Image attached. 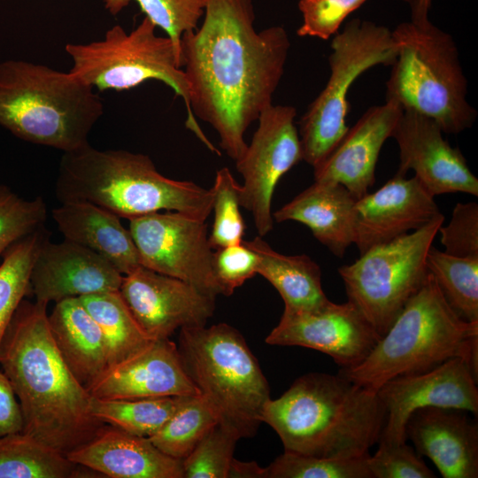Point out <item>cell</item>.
Segmentation results:
<instances>
[{"mask_svg":"<svg viewBox=\"0 0 478 478\" xmlns=\"http://www.w3.org/2000/svg\"><path fill=\"white\" fill-rule=\"evenodd\" d=\"M478 373L463 358H455L420 374L392 378L377 389L386 410L378 442H406L411 414L424 407L459 409L478 413Z\"/></svg>","mask_w":478,"mask_h":478,"instance_id":"5bb4252c","label":"cell"},{"mask_svg":"<svg viewBox=\"0 0 478 478\" xmlns=\"http://www.w3.org/2000/svg\"><path fill=\"white\" fill-rule=\"evenodd\" d=\"M443 214L426 226L375 245L338 268L348 301L382 337L409 299L425 283L427 254L443 223Z\"/></svg>","mask_w":478,"mask_h":478,"instance_id":"8fae6325","label":"cell"},{"mask_svg":"<svg viewBox=\"0 0 478 478\" xmlns=\"http://www.w3.org/2000/svg\"><path fill=\"white\" fill-rule=\"evenodd\" d=\"M84 474L89 475L87 467L24 432L0 436V478H70Z\"/></svg>","mask_w":478,"mask_h":478,"instance_id":"83f0119b","label":"cell"},{"mask_svg":"<svg viewBox=\"0 0 478 478\" xmlns=\"http://www.w3.org/2000/svg\"><path fill=\"white\" fill-rule=\"evenodd\" d=\"M123 274L95 251L65 239L41 246L29 285L35 301L50 302L119 290Z\"/></svg>","mask_w":478,"mask_h":478,"instance_id":"d6986e66","label":"cell"},{"mask_svg":"<svg viewBox=\"0 0 478 478\" xmlns=\"http://www.w3.org/2000/svg\"><path fill=\"white\" fill-rule=\"evenodd\" d=\"M380 338L352 303L329 301L312 312L284 309L266 343L313 349L330 356L342 369H347L360 364Z\"/></svg>","mask_w":478,"mask_h":478,"instance_id":"9a60e30c","label":"cell"},{"mask_svg":"<svg viewBox=\"0 0 478 478\" xmlns=\"http://www.w3.org/2000/svg\"><path fill=\"white\" fill-rule=\"evenodd\" d=\"M261 420L278 434L285 451L348 459L369 454L386 410L375 389L340 374L310 373L270 398Z\"/></svg>","mask_w":478,"mask_h":478,"instance_id":"3957f363","label":"cell"},{"mask_svg":"<svg viewBox=\"0 0 478 478\" xmlns=\"http://www.w3.org/2000/svg\"><path fill=\"white\" fill-rule=\"evenodd\" d=\"M104 8L117 15L132 1L157 27L166 32L181 58V41L184 33L197 28L204 16L206 0H102Z\"/></svg>","mask_w":478,"mask_h":478,"instance_id":"836d02e7","label":"cell"},{"mask_svg":"<svg viewBox=\"0 0 478 478\" xmlns=\"http://www.w3.org/2000/svg\"><path fill=\"white\" fill-rule=\"evenodd\" d=\"M243 243L258 254L257 274L276 289L284 309L312 312L329 303L322 289L320 267L310 257L279 253L261 236Z\"/></svg>","mask_w":478,"mask_h":478,"instance_id":"4316f807","label":"cell"},{"mask_svg":"<svg viewBox=\"0 0 478 478\" xmlns=\"http://www.w3.org/2000/svg\"><path fill=\"white\" fill-rule=\"evenodd\" d=\"M103 99L70 72L25 60L0 63V126L16 137L63 152L89 143Z\"/></svg>","mask_w":478,"mask_h":478,"instance_id":"8992f818","label":"cell"},{"mask_svg":"<svg viewBox=\"0 0 478 478\" xmlns=\"http://www.w3.org/2000/svg\"><path fill=\"white\" fill-rule=\"evenodd\" d=\"M411 19L392 31L397 56L386 99L435 120L446 134L471 127L477 117L468 103L467 80L452 36L428 19L429 5L408 0Z\"/></svg>","mask_w":478,"mask_h":478,"instance_id":"5b68a950","label":"cell"},{"mask_svg":"<svg viewBox=\"0 0 478 478\" xmlns=\"http://www.w3.org/2000/svg\"><path fill=\"white\" fill-rule=\"evenodd\" d=\"M80 299L103 333L108 366L132 357L153 341L141 328L119 290L86 295Z\"/></svg>","mask_w":478,"mask_h":478,"instance_id":"f1b7e54d","label":"cell"},{"mask_svg":"<svg viewBox=\"0 0 478 478\" xmlns=\"http://www.w3.org/2000/svg\"><path fill=\"white\" fill-rule=\"evenodd\" d=\"M239 439L235 429L216 423L181 460L183 478H227Z\"/></svg>","mask_w":478,"mask_h":478,"instance_id":"d590c367","label":"cell"},{"mask_svg":"<svg viewBox=\"0 0 478 478\" xmlns=\"http://www.w3.org/2000/svg\"><path fill=\"white\" fill-rule=\"evenodd\" d=\"M88 391L106 399L200 395L169 338L153 340L132 357L108 366Z\"/></svg>","mask_w":478,"mask_h":478,"instance_id":"44dd1931","label":"cell"},{"mask_svg":"<svg viewBox=\"0 0 478 478\" xmlns=\"http://www.w3.org/2000/svg\"><path fill=\"white\" fill-rule=\"evenodd\" d=\"M218 422L216 413L201 395L189 396L149 438L165 454L182 460Z\"/></svg>","mask_w":478,"mask_h":478,"instance_id":"d6a6232c","label":"cell"},{"mask_svg":"<svg viewBox=\"0 0 478 478\" xmlns=\"http://www.w3.org/2000/svg\"><path fill=\"white\" fill-rule=\"evenodd\" d=\"M258 254L243 241L212 253L213 274L223 296H231L236 288L258 274Z\"/></svg>","mask_w":478,"mask_h":478,"instance_id":"60d3db41","label":"cell"},{"mask_svg":"<svg viewBox=\"0 0 478 478\" xmlns=\"http://www.w3.org/2000/svg\"><path fill=\"white\" fill-rule=\"evenodd\" d=\"M402 112L403 107L392 99L367 109L328 155L312 167L314 181L340 183L356 199L367 194L375 181L380 151Z\"/></svg>","mask_w":478,"mask_h":478,"instance_id":"ffe728a7","label":"cell"},{"mask_svg":"<svg viewBox=\"0 0 478 478\" xmlns=\"http://www.w3.org/2000/svg\"><path fill=\"white\" fill-rule=\"evenodd\" d=\"M374 455L366 457L372 478H434L420 456L406 444L378 442Z\"/></svg>","mask_w":478,"mask_h":478,"instance_id":"ab89813d","label":"cell"},{"mask_svg":"<svg viewBox=\"0 0 478 478\" xmlns=\"http://www.w3.org/2000/svg\"><path fill=\"white\" fill-rule=\"evenodd\" d=\"M177 347L187 374L219 422L241 438L253 436L270 389L240 332L226 323L182 328Z\"/></svg>","mask_w":478,"mask_h":478,"instance_id":"ba28073f","label":"cell"},{"mask_svg":"<svg viewBox=\"0 0 478 478\" xmlns=\"http://www.w3.org/2000/svg\"><path fill=\"white\" fill-rule=\"evenodd\" d=\"M128 229L142 266L184 281L212 297L221 295L204 220L179 212H157L130 219Z\"/></svg>","mask_w":478,"mask_h":478,"instance_id":"7c38bea8","label":"cell"},{"mask_svg":"<svg viewBox=\"0 0 478 478\" xmlns=\"http://www.w3.org/2000/svg\"><path fill=\"white\" fill-rule=\"evenodd\" d=\"M48 320L63 361L88 390L108 367L106 344L99 326L80 297L56 303Z\"/></svg>","mask_w":478,"mask_h":478,"instance_id":"484cf974","label":"cell"},{"mask_svg":"<svg viewBox=\"0 0 478 478\" xmlns=\"http://www.w3.org/2000/svg\"><path fill=\"white\" fill-rule=\"evenodd\" d=\"M455 358L478 373V322L455 313L429 273L368 356L338 374L377 390L392 378L423 373Z\"/></svg>","mask_w":478,"mask_h":478,"instance_id":"52a82bcc","label":"cell"},{"mask_svg":"<svg viewBox=\"0 0 478 478\" xmlns=\"http://www.w3.org/2000/svg\"><path fill=\"white\" fill-rule=\"evenodd\" d=\"M368 455L339 459L284 451L266 467V478H372L366 466Z\"/></svg>","mask_w":478,"mask_h":478,"instance_id":"e575fe53","label":"cell"},{"mask_svg":"<svg viewBox=\"0 0 478 478\" xmlns=\"http://www.w3.org/2000/svg\"><path fill=\"white\" fill-rule=\"evenodd\" d=\"M47 305L20 302L0 344V366L20 405L22 432L66 455L105 423L91 414L90 394L55 346Z\"/></svg>","mask_w":478,"mask_h":478,"instance_id":"7a4b0ae2","label":"cell"},{"mask_svg":"<svg viewBox=\"0 0 478 478\" xmlns=\"http://www.w3.org/2000/svg\"><path fill=\"white\" fill-rule=\"evenodd\" d=\"M254 21L251 0H206L201 27L181 41L190 111L235 161L246 150L248 127L273 104L290 48L283 27L257 31Z\"/></svg>","mask_w":478,"mask_h":478,"instance_id":"6da1fadb","label":"cell"},{"mask_svg":"<svg viewBox=\"0 0 478 478\" xmlns=\"http://www.w3.org/2000/svg\"><path fill=\"white\" fill-rule=\"evenodd\" d=\"M296 116L297 110L290 105L272 104L266 108L250 144L235 161L243 179L240 204L251 213L259 236L273 228L272 199L279 181L303 160Z\"/></svg>","mask_w":478,"mask_h":478,"instance_id":"4fadbf2b","label":"cell"},{"mask_svg":"<svg viewBox=\"0 0 478 478\" xmlns=\"http://www.w3.org/2000/svg\"><path fill=\"white\" fill-rule=\"evenodd\" d=\"M466 411L424 407L409 417L405 433L416 452L444 478L478 477V425Z\"/></svg>","mask_w":478,"mask_h":478,"instance_id":"7402d4cb","label":"cell"},{"mask_svg":"<svg viewBox=\"0 0 478 478\" xmlns=\"http://www.w3.org/2000/svg\"><path fill=\"white\" fill-rule=\"evenodd\" d=\"M51 215L65 239L99 254L123 275L141 266L129 229L110 211L89 202L73 201L61 203Z\"/></svg>","mask_w":478,"mask_h":478,"instance_id":"d4e9b609","label":"cell"},{"mask_svg":"<svg viewBox=\"0 0 478 478\" xmlns=\"http://www.w3.org/2000/svg\"><path fill=\"white\" fill-rule=\"evenodd\" d=\"M366 0H299L302 24L297 30L301 37L328 40L337 32L344 19Z\"/></svg>","mask_w":478,"mask_h":478,"instance_id":"f35d334b","label":"cell"},{"mask_svg":"<svg viewBox=\"0 0 478 478\" xmlns=\"http://www.w3.org/2000/svg\"><path fill=\"white\" fill-rule=\"evenodd\" d=\"M119 291L151 340L169 338L178 328L205 326L215 309V297L142 266L123 275Z\"/></svg>","mask_w":478,"mask_h":478,"instance_id":"2e32d148","label":"cell"},{"mask_svg":"<svg viewBox=\"0 0 478 478\" xmlns=\"http://www.w3.org/2000/svg\"><path fill=\"white\" fill-rule=\"evenodd\" d=\"M49 233L41 227L11 245L0 264V344L20 302L30 291L29 279L35 259Z\"/></svg>","mask_w":478,"mask_h":478,"instance_id":"1f68e13d","label":"cell"},{"mask_svg":"<svg viewBox=\"0 0 478 478\" xmlns=\"http://www.w3.org/2000/svg\"><path fill=\"white\" fill-rule=\"evenodd\" d=\"M328 82L299 121L303 160L314 167L348 130L347 95L364 72L378 65L392 66L397 48L392 31L372 21L351 19L332 38Z\"/></svg>","mask_w":478,"mask_h":478,"instance_id":"30bf717a","label":"cell"},{"mask_svg":"<svg viewBox=\"0 0 478 478\" xmlns=\"http://www.w3.org/2000/svg\"><path fill=\"white\" fill-rule=\"evenodd\" d=\"M47 205L41 197L24 199L0 185V256L14 243L44 225Z\"/></svg>","mask_w":478,"mask_h":478,"instance_id":"74e56055","label":"cell"},{"mask_svg":"<svg viewBox=\"0 0 478 478\" xmlns=\"http://www.w3.org/2000/svg\"><path fill=\"white\" fill-rule=\"evenodd\" d=\"M240 184L227 167L217 171L213 192L214 220L209 243L212 250L241 243L245 224L240 211Z\"/></svg>","mask_w":478,"mask_h":478,"instance_id":"8d00e7d4","label":"cell"},{"mask_svg":"<svg viewBox=\"0 0 478 478\" xmlns=\"http://www.w3.org/2000/svg\"><path fill=\"white\" fill-rule=\"evenodd\" d=\"M227 477L232 478H266V467H261L255 461L232 459Z\"/></svg>","mask_w":478,"mask_h":478,"instance_id":"ee69618b","label":"cell"},{"mask_svg":"<svg viewBox=\"0 0 478 478\" xmlns=\"http://www.w3.org/2000/svg\"><path fill=\"white\" fill-rule=\"evenodd\" d=\"M111 478H183L181 459L158 450L149 437L105 424L88 443L66 455Z\"/></svg>","mask_w":478,"mask_h":478,"instance_id":"603a6c76","label":"cell"},{"mask_svg":"<svg viewBox=\"0 0 478 478\" xmlns=\"http://www.w3.org/2000/svg\"><path fill=\"white\" fill-rule=\"evenodd\" d=\"M188 397L106 399L91 396L89 408L91 414L105 424L132 435L150 437L162 428Z\"/></svg>","mask_w":478,"mask_h":478,"instance_id":"f546056e","label":"cell"},{"mask_svg":"<svg viewBox=\"0 0 478 478\" xmlns=\"http://www.w3.org/2000/svg\"><path fill=\"white\" fill-rule=\"evenodd\" d=\"M441 212L415 177L396 173L383 186L356 200L353 243L359 254L426 226Z\"/></svg>","mask_w":478,"mask_h":478,"instance_id":"ac0fdd59","label":"cell"},{"mask_svg":"<svg viewBox=\"0 0 478 478\" xmlns=\"http://www.w3.org/2000/svg\"><path fill=\"white\" fill-rule=\"evenodd\" d=\"M420 1L421 3H424V4H428V5H429V6L431 5V3H432V0H420Z\"/></svg>","mask_w":478,"mask_h":478,"instance_id":"f6af8a7d","label":"cell"},{"mask_svg":"<svg viewBox=\"0 0 478 478\" xmlns=\"http://www.w3.org/2000/svg\"><path fill=\"white\" fill-rule=\"evenodd\" d=\"M426 262L455 313L467 322H478V257H456L431 246Z\"/></svg>","mask_w":478,"mask_h":478,"instance_id":"4dcf8cb0","label":"cell"},{"mask_svg":"<svg viewBox=\"0 0 478 478\" xmlns=\"http://www.w3.org/2000/svg\"><path fill=\"white\" fill-rule=\"evenodd\" d=\"M156 28L144 17L128 33L115 25L102 40L67 43L65 50L73 62L69 72L99 91L128 90L149 80L164 82L184 101L187 127L214 150L190 111L189 86L175 46L168 36L158 35Z\"/></svg>","mask_w":478,"mask_h":478,"instance_id":"9c48e42d","label":"cell"},{"mask_svg":"<svg viewBox=\"0 0 478 478\" xmlns=\"http://www.w3.org/2000/svg\"><path fill=\"white\" fill-rule=\"evenodd\" d=\"M443 133L432 119L414 110L403 109L391 135L399 148L397 173L405 176L412 170L433 197L455 192L477 197V177L461 150L451 146Z\"/></svg>","mask_w":478,"mask_h":478,"instance_id":"e0dca14e","label":"cell"},{"mask_svg":"<svg viewBox=\"0 0 478 478\" xmlns=\"http://www.w3.org/2000/svg\"><path fill=\"white\" fill-rule=\"evenodd\" d=\"M444 252L456 257H478V204L458 203L447 226L438 229Z\"/></svg>","mask_w":478,"mask_h":478,"instance_id":"b9f144b4","label":"cell"},{"mask_svg":"<svg viewBox=\"0 0 478 478\" xmlns=\"http://www.w3.org/2000/svg\"><path fill=\"white\" fill-rule=\"evenodd\" d=\"M353 195L342 184L314 181L273 213L277 222L295 220L307 226L313 236L342 258L353 243Z\"/></svg>","mask_w":478,"mask_h":478,"instance_id":"cb8c5ba5","label":"cell"},{"mask_svg":"<svg viewBox=\"0 0 478 478\" xmlns=\"http://www.w3.org/2000/svg\"><path fill=\"white\" fill-rule=\"evenodd\" d=\"M56 195L61 203L89 202L128 220L173 211L205 221L213 203L212 188L164 176L147 155L89 143L63 152Z\"/></svg>","mask_w":478,"mask_h":478,"instance_id":"277c9868","label":"cell"},{"mask_svg":"<svg viewBox=\"0 0 478 478\" xmlns=\"http://www.w3.org/2000/svg\"><path fill=\"white\" fill-rule=\"evenodd\" d=\"M20 405L6 375L0 371V436L23 431Z\"/></svg>","mask_w":478,"mask_h":478,"instance_id":"7bdbcfd3","label":"cell"}]
</instances>
